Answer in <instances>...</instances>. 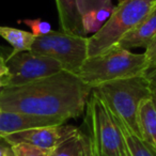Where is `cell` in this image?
<instances>
[{"mask_svg": "<svg viewBox=\"0 0 156 156\" xmlns=\"http://www.w3.org/2000/svg\"><path fill=\"white\" fill-rule=\"evenodd\" d=\"M86 135H87V134H86ZM89 140H90V139H89ZM91 147H92V144H91ZM92 151H93V147H92ZM93 156H100V155H98V154L93 151Z\"/></svg>", "mask_w": 156, "mask_h": 156, "instance_id": "cb8c5ba5", "label": "cell"}, {"mask_svg": "<svg viewBox=\"0 0 156 156\" xmlns=\"http://www.w3.org/2000/svg\"><path fill=\"white\" fill-rule=\"evenodd\" d=\"M0 156H14L12 147L2 140H0Z\"/></svg>", "mask_w": 156, "mask_h": 156, "instance_id": "7402d4cb", "label": "cell"}, {"mask_svg": "<svg viewBox=\"0 0 156 156\" xmlns=\"http://www.w3.org/2000/svg\"><path fill=\"white\" fill-rule=\"evenodd\" d=\"M109 111H110V109H109ZM110 113H111V115H112L115 122L117 123L122 136H123L124 142H125V144H126V147H127L129 156H156V154L150 149L149 145H147L141 138L136 136V135L125 125V123H124L121 119H119L117 115H113L111 111H110Z\"/></svg>", "mask_w": 156, "mask_h": 156, "instance_id": "5bb4252c", "label": "cell"}, {"mask_svg": "<svg viewBox=\"0 0 156 156\" xmlns=\"http://www.w3.org/2000/svg\"><path fill=\"white\" fill-rule=\"evenodd\" d=\"M91 92L92 88L77 74L62 69L33 83L3 88L0 91V109L65 123L85 112Z\"/></svg>", "mask_w": 156, "mask_h": 156, "instance_id": "6da1fadb", "label": "cell"}, {"mask_svg": "<svg viewBox=\"0 0 156 156\" xmlns=\"http://www.w3.org/2000/svg\"><path fill=\"white\" fill-rule=\"evenodd\" d=\"M1 90H2V89H0V91H1Z\"/></svg>", "mask_w": 156, "mask_h": 156, "instance_id": "484cf974", "label": "cell"}, {"mask_svg": "<svg viewBox=\"0 0 156 156\" xmlns=\"http://www.w3.org/2000/svg\"><path fill=\"white\" fill-rule=\"evenodd\" d=\"M81 156H93L91 142H90L86 133H83V154H81Z\"/></svg>", "mask_w": 156, "mask_h": 156, "instance_id": "44dd1931", "label": "cell"}, {"mask_svg": "<svg viewBox=\"0 0 156 156\" xmlns=\"http://www.w3.org/2000/svg\"><path fill=\"white\" fill-rule=\"evenodd\" d=\"M11 147L14 156H50L52 151V150L41 149L27 143H17Z\"/></svg>", "mask_w": 156, "mask_h": 156, "instance_id": "e0dca14e", "label": "cell"}, {"mask_svg": "<svg viewBox=\"0 0 156 156\" xmlns=\"http://www.w3.org/2000/svg\"><path fill=\"white\" fill-rule=\"evenodd\" d=\"M137 117L141 139L156 154V105L152 96L140 103Z\"/></svg>", "mask_w": 156, "mask_h": 156, "instance_id": "7c38bea8", "label": "cell"}, {"mask_svg": "<svg viewBox=\"0 0 156 156\" xmlns=\"http://www.w3.org/2000/svg\"><path fill=\"white\" fill-rule=\"evenodd\" d=\"M156 34V3L153 9L137 24L134 29L121 39L118 46L125 49L143 47L147 48Z\"/></svg>", "mask_w": 156, "mask_h": 156, "instance_id": "8fae6325", "label": "cell"}, {"mask_svg": "<svg viewBox=\"0 0 156 156\" xmlns=\"http://www.w3.org/2000/svg\"><path fill=\"white\" fill-rule=\"evenodd\" d=\"M77 2L86 35L98 32L113 10L111 0H77Z\"/></svg>", "mask_w": 156, "mask_h": 156, "instance_id": "9c48e42d", "label": "cell"}, {"mask_svg": "<svg viewBox=\"0 0 156 156\" xmlns=\"http://www.w3.org/2000/svg\"><path fill=\"white\" fill-rule=\"evenodd\" d=\"M85 111L86 134L93 151L100 156H129L123 136L108 107L93 90Z\"/></svg>", "mask_w": 156, "mask_h": 156, "instance_id": "5b68a950", "label": "cell"}, {"mask_svg": "<svg viewBox=\"0 0 156 156\" xmlns=\"http://www.w3.org/2000/svg\"><path fill=\"white\" fill-rule=\"evenodd\" d=\"M0 37L13 47L11 54L30 51L31 46L35 41V37L31 32L7 26H0Z\"/></svg>", "mask_w": 156, "mask_h": 156, "instance_id": "9a60e30c", "label": "cell"}, {"mask_svg": "<svg viewBox=\"0 0 156 156\" xmlns=\"http://www.w3.org/2000/svg\"><path fill=\"white\" fill-rule=\"evenodd\" d=\"M110 111L140 137L138 127V108L143 100L152 96L151 83L144 75L118 79L93 88Z\"/></svg>", "mask_w": 156, "mask_h": 156, "instance_id": "3957f363", "label": "cell"}, {"mask_svg": "<svg viewBox=\"0 0 156 156\" xmlns=\"http://www.w3.org/2000/svg\"><path fill=\"white\" fill-rule=\"evenodd\" d=\"M60 124L64 123L56 119L1 110L0 112V139L7 135L22 132V130L37 127H45V126L60 125Z\"/></svg>", "mask_w": 156, "mask_h": 156, "instance_id": "30bf717a", "label": "cell"}, {"mask_svg": "<svg viewBox=\"0 0 156 156\" xmlns=\"http://www.w3.org/2000/svg\"><path fill=\"white\" fill-rule=\"evenodd\" d=\"M83 136L81 130L74 135L55 147L51 151L50 156H81L83 154Z\"/></svg>", "mask_w": 156, "mask_h": 156, "instance_id": "2e32d148", "label": "cell"}, {"mask_svg": "<svg viewBox=\"0 0 156 156\" xmlns=\"http://www.w3.org/2000/svg\"><path fill=\"white\" fill-rule=\"evenodd\" d=\"M0 112H1V109H0Z\"/></svg>", "mask_w": 156, "mask_h": 156, "instance_id": "d4e9b609", "label": "cell"}, {"mask_svg": "<svg viewBox=\"0 0 156 156\" xmlns=\"http://www.w3.org/2000/svg\"><path fill=\"white\" fill-rule=\"evenodd\" d=\"M63 32L87 37L81 24L77 0H55Z\"/></svg>", "mask_w": 156, "mask_h": 156, "instance_id": "4fadbf2b", "label": "cell"}, {"mask_svg": "<svg viewBox=\"0 0 156 156\" xmlns=\"http://www.w3.org/2000/svg\"><path fill=\"white\" fill-rule=\"evenodd\" d=\"M156 0H119L110 17L94 34L88 37V57L96 56L118 45L153 9Z\"/></svg>", "mask_w": 156, "mask_h": 156, "instance_id": "277c9868", "label": "cell"}, {"mask_svg": "<svg viewBox=\"0 0 156 156\" xmlns=\"http://www.w3.org/2000/svg\"><path fill=\"white\" fill-rule=\"evenodd\" d=\"M144 54L147 60V69L144 73L145 75V74L150 73V72L154 71L156 69V34L151 41V43L145 48Z\"/></svg>", "mask_w": 156, "mask_h": 156, "instance_id": "d6986e66", "label": "cell"}, {"mask_svg": "<svg viewBox=\"0 0 156 156\" xmlns=\"http://www.w3.org/2000/svg\"><path fill=\"white\" fill-rule=\"evenodd\" d=\"M30 51L57 60L63 69L77 74L88 58V37L51 31L35 37Z\"/></svg>", "mask_w": 156, "mask_h": 156, "instance_id": "8992f818", "label": "cell"}, {"mask_svg": "<svg viewBox=\"0 0 156 156\" xmlns=\"http://www.w3.org/2000/svg\"><path fill=\"white\" fill-rule=\"evenodd\" d=\"M79 130L80 129L76 126L60 124V125L22 130V132L7 135L0 140L5 141L10 145L17 144V143H27L41 149L54 150L59 144L76 135Z\"/></svg>", "mask_w": 156, "mask_h": 156, "instance_id": "ba28073f", "label": "cell"}, {"mask_svg": "<svg viewBox=\"0 0 156 156\" xmlns=\"http://www.w3.org/2000/svg\"><path fill=\"white\" fill-rule=\"evenodd\" d=\"M18 23H23L26 26H28L31 29V33L35 37H43V35L48 34L52 31L49 23L44 22L40 18H37V20H20Z\"/></svg>", "mask_w": 156, "mask_h": 156, "instance_id": "ac0fdd59", "label": "cell"}, {"mask_svg": "<svg viewBox=\"0 0 156 156\" xmlns=\"http://www.w3.org/2000/svg\"><path fill=\"white\" fill-rule=\"evenodd\" d=\"M145 77L147 78V80L150 81V83L153 86H155L156 87V69H154V71L150 72V73L145 74Z\"/></svg>", "mask_w": 156, "mask_h": 156, "instance_id": "603a6c76", "label": "cell"}, {"mask_svg": "<svg viewBox=\"0 0 156 156\" xmlns=\"http://www.w3.org/2000/svg\"><path fill=\"white\" fill-rule=\"evenodd\" d=\"M147 69L145 54H135L118 45L96 56L88 57L77 75L92 89L118 79L144 75Z\"/></svg>", "mask_w": 156, "mask_h": 156, "instance_id": "7a4b0ae2", "label": "cell"}, {"mask_svg": "<svg viewBox=\"0 0 156 156\" xmlns=\"http://www.w3.org/2000/svg\"><path fill=\"white\" fill-rule=\"evenodd\" d=\"M10 72L8 87H17L37 81L62 71L63 67L55 59L32 51L10 54L5 58Z\"/></svg>", "mask_w": 156, "mask_h": 156, "instance_id": "52a82bcc", "label": "cell"}, {"mask_svg": "<svg viewBox=\"0 0 156 156\" xmlns=\"http://www.w3.org/2000/svg\"><path fill=\"white\" fill-rule=\"evenodd\" d=\"M10 83V72L5 62V58L0 56V89L7 88Z\"/></svg>", "mask_w": 156, "mask_h": 156, "instance_id": "ffe728a7", "label": "cell"}]
</instances>
